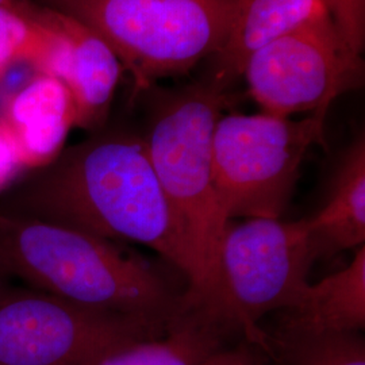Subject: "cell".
<instances>
[{
	"label": "cell",
	"mask_w": 365,
	"mask_h": 365,
	"mask_svg": "<svg viewBox=\"0 0 365 365\" xmlns=\"http://www.w3.org/2000/svg\"><path fill=\"white\" fill-rule=\"evenodd\" d=\"M36 170L6 194L0 212L153 249L185 277L190 298L195 294V261L143 138L126 133L96 135Z\"/></svg>",
	"instance_id": "obj_1"
},
{
	"label": "cell",
	"mask_w": 365,
	"mask_h": 365,
	"mask_svg": "<svg viewBox=\"0 0 365 365\" xmlns=\"http://www.w3.org/2000/svg\"><path fill=\"white\" fill-rule=\"evenodd\" d=\"M90 27L137 91L190 72L225 42L238 0H46Z\"/></svg>",
	"instance_id": "obj_4"
},
{
	"label": "cell",
	"mask_w": 365,
	"mask_h": 365,
	"mask_svg": "<svg viewBox=\"0 0 365 365\" xmlns=\"http://www.w3.org/2000/svg\"><path fill=\"white\" fill-rule=\"evenodd\" d=\"M325 11L322 0H238L226 39L212 56L210 84L227 91L257 49Z\"/></svg>",
	"instance_id": "obj_10"
},
{
	"label": "cell",
	"mask_w": 365,
	"mask_h": 365,
	"mask_svg": "<svg viewBox=\"0 0 365 365\" xmlns=\"http://www.w3.org/2000/svg\"><path fill=\"white\" fill-rule=\"evenodd\" d=\"M365 327V247L344 269L303 288L279 329L304 333H360Z\"/></svg>",
	"instance_id": "obj_13"
},
{
	"label": "cell",
	"mask_w": 365,
	"mask_h": 365,
	"mask_svg": "<svg viewBox=\"0 0 365 365\" xmlns=\"http://www.w3.org/2000/svg\"><path fill=\"white\" fill-rule=\"evenodd\" d=\"M173 322L91 309L1 280L0 365H96L130 344L165 334Z\"/></svg>",
	"instance_id": "obj_7"
},
{
	"label": "cell",
	"mask_w": 365,
	"mask_h": 365,
	"mask_svg": "<svg viewBox=\"0 0 365 365\" xmlns=\"http://www.w3.org/2000/svg\"><path fill=\"white\" fill-rule=\"evenodd\" d=\"M66 30L71 51L61 81L73 99L75 128L93 130L105 123L123 66L103 39L68 14Z\"/></svg>",
	"instance_id": "obj_12"
},
{
	"label": "cell",
	"mask_w": 365,
	"mask_h": 365,
	"mask_svg": "<svg viewBox=\"0 0 365 365\" xmlns=\"http://www.w3.org/2000/svg\"><path fill=\"white\" fill-rule=\"evenodd\" d=\"M61 43L51 7L36 22L0 6V76L15 63H29L51 76Z\"/></svg>",
	"instance_id": "obj_15"
},
{
	"label": "cell",
	"mask_w": 365,
	"mask_h": 365,
	"mask_svg": "<svg viewBox=\"0 0 365 365\" xmlns=\"http://www.w3.org/2000/svg\"><path fill=\"white\" fill-rule=\"evenodd\" d=\"M226 92L196 84L164 93L143 138L150 164L195 261L191 302L221 318L218 255L227 226L212 179V138Z\"/></svg>",
	"instance_id": "obj_3"
},
{
	"label": "cell",
	"mask_w": 365,
	"mask_h": 365,
	"mask_svg": "<svg viewBox=\"0 0 365 365\" xmlns=\"http://www.w3.org/2000/svg\"><path fill=\"white\" fill-rule=\"evenodd\" d=\"M341 36L363 56L365 48V0H322Z\"/></svg>",
	"instance_id": "obj_17"
},
{
	"label": "cell",
	"mask_w": 365,
	"mask_h": 365,
	"mask_svg": "<svg viewBox=\"0 0 365 365\" xmlns=\"http://www.w3.org/2000/svg\"><path fill=\"white\" fill-rule=\"evenodd\" d=\"M327 114L300 119L222 115L212 138V179L225 221L280 218L307 152L325 144Z\"/></svg>",
	"instance_id": "obj_5"
},
{
	"label": "cell",
	"mask_w": 365,
	"mask_h": 365,
	"mask_svg": "<svg viewBox=\"0 0 365 365\" xmlns=\"http://www.w3.org/2000/svg\"><path fill=\"white\" fill-rule=\"evenodd\" d=\"M315 259L306 218H250L229 222L218 255L220 312L252 345L268 352L261 318L286 312L309 284Z\"/></svg>",
	"instance_id": "obj_6"
},
{
	"label": "cell",
	"mask_w": 365,
	"mask_h": 365,
	"mask_svg": "<svg viewBox=\"0 0 365 365\" xmlns=\"http://www.w3.org/2000/svg\"><path fill=\"white\" fill-rule=\"evenodd\" d=\"M0 261L30 287L91 309L170 324L194 307L155 262L53 222L0 212Z\"/></svg>",
	"instance_id": "obj_2"
},
{
	"label": "cell",
	"mask_w": 365,
	"mask_h": 365,
	"mask_svg": "<svg viewBox=\"0 0 365 365\" xmlns=\"http://www.w3.org/2000/svg\"><path fill=\"white\" fill-rule=\"evenodd\" d=\"M242 78L262 113L283 118L327 114L341 95L361 87L364 60L325 11L257 49L247 60Z\"/></svg>",
	"instance_id": "obj_8"
},
{
	"label": "cell",
	"mask_w": 365,
	"mask_h": 365,
	"mask_svg": "<svg viewBox=\"0 0 365 365\" xmlns=\"http://www.w3.org/2000/svg\"><path fill=\"white\" fill-rule=\"evenodd\" d=\"M233 327L205 307H191L165 334L143 339L108 354L96 365H203L229 346Z\"/></svg>",
	"instance_id": "obj_14"
},
{
	"label": "cell",
	"mask_w": 365,
	"mask_h": 365,
	"mask_svg": "<svg viewBox=\"0 0 365 365\" xmlns=\"http://www.w3.org/2000/svg\"><path fill=\"white\" fill-rule=\"evenodd\" d=\"M268 354L279 365H365L360 333H304L279 329L268 336Z\"/></svg>",
	"instance_id": "obj_16"
},
{
	"label": "cell",
	"mask_w": 365,
	"mask_h": 365,
	"mask_svg": "<svg viewBox=\"0 0 365 365\" xmlns=\"http://www.w3.org/2000/svg\"><path fill=\"white\" fill-rule=\"evenodd\" d=\"M1 120L13 135L25 170H39L63 153L68 134L76 125V111L66 84L39 73L10 98Z\"/></svg>",
	"instance_id": "obj_9"
},
{
	"label": "cell",
	"mask_w": 365,
	"mask_h": 365,
	"mask_svg": "<svg viewBox=\"0 0 365 365\" xmlns=\"http://www.w3.org/2000/svg\"><path fill=\"white\" fill-rule=\"evenodd\" d=\"M203 365H261L259 348L244 339L223 348Z\"/></svg>",
	"instance_id": "obj_19"
},
{
	"label": "cell",
	"mask_w": 365,
	"mask_h": 365,
	"mask_svg": "<svg viewBox=\"0 0 365 365\" xmlns=\"http://www.w3.org/2000/svg\"><path fill=\"white\" fill-rule=\"evenodd\" d=\"M25 170L13 135L0 118V195L6 192L16 176Z\"/></svg>",
	"instance_id": "obj_18"
},
{
	"label": "cell",
	"mask_w": 365,
	"mask_h": 365,
	"mask_svg": "<svg viewBox=\"0 0 365 365\" xmlns=\"http://www.w3.org/2000/svg\"><path fill=\"white\" fill-rule=\"evenodd\" d=\"M0 6L15 13L21 14L22 16L36 22H39V18L45 11V6L42 7L37 3H34L33 0H0Z\"/></svg>",
	"instance_id": "obj_20"
},
{
	"label": "cell",
	"mask_w": 365,
	"mask_h": 365,
	"mask_svg": "<svg viewBox=\"0 0 365 365\" xmlns=\"http://www.w3.org/2000/svg\"><path fill=\"white\" fill-rule=\"evenodd\" d=\"M318 257L365 242V138L359 135L344 152L333 172L327 197L306 218Z\"/></svg>",
	"instance_id": "obj_11"
},
{
	"label": "cell",
	"mask_w": 365,
	"mask_h": 365,
	"mask_svg": "<svg viewBox=\"0 0 365 365\" xmlns=\"http://www.w3.org/2000/svg\"><path fill=\"white\" fill-rule=\"evenodd\" d=\"M7 276V274H6V271H4V268H3V265H1V261H0V282L1 280H4V277Z\"/></svg>",
	"instance_id": "obj_21"
}]
</instances>
